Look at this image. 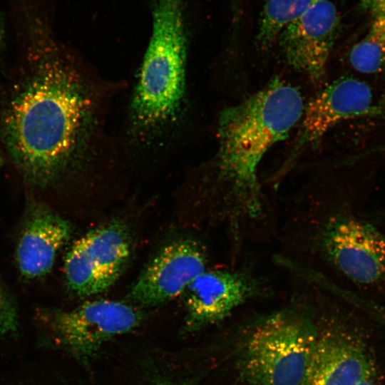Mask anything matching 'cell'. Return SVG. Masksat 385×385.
<instances>
[{"instance_id":"cell-1","label":"cell","mask_w":385,"mask_h":385,"mask_svg":"<svg viewBox=\"0 0 385 385\" xmlns=\"http://www.w3.org/2000/svg\"><path fill=\"white\" fill-rule=\"evenodd\" d=\"M25 67L4 105L0 133L29 184L46 188L92 157L98 91L39 20L28 25Z\"/></svg>"},{"instance_id":"cell-2","label":"cell","mask_w":385,"mask_h":385,"mask_svg":"<svg viewBox=\"0 0 385 385\" xmlns=\"http://www.w3.org/2000/svg\"><path fill=\"white\" fill-rule=\"evenodd\" d=\"M304 110L299 91L277 78L222 112L216 173L221 189L220 211L231 228L263 217L259 164L273 145L287 138Z\"/></svg>"},{"instance_id":"cell-3","label":"cell","mask_w":385,"mask_h":385,"mask_svg":"<svg viewBox=\"0 0 385 385\" xmlns=\"http://www.w3.org/2000/svg\"><path fill=\"white\" fill-rule=\"evenodd\" d=\"M152 31L129 108L131 133L145 140L171 126L186 91L184 0H155Z\"/></svg>"},{"instance_id":"cell-4","label":"cell","mask_w":385,"mask_h":385,"mask_svg":"<svg viewBox=\"0 0 385 385\" xmlns=\"http://www.w3.org/2000/svg\"><path fill=\"white\" fill-rule=\"evenodd\" d=\"M317 335L309 314L295 306L264 317L244 345L242 377L250 385H302Z\"/></svg>"},{"instance_id":"cell-5","label":"cell","mask_w":385,"mask_h":385,"mask_svg":"<svg viewBox=\"0 0 385 385\" xmlns=\"http://www.w3.org/2000/svg\"><path fill=\"white\" fill-rule=\"evenodd\" d=\"M312 218L309 247L343 277L361 285L385 282V235L350 214L327 212Z\"/></svg>"},{"instance_id":"cell-6","label":"cell","mask_w":385,"mask_h":385,"mask_svg":"<svg viewBox=\"0 0 385 385\" xmlns=\"http://www.w3.org/2000/svg\"><path fill=\"white\" fill-rule=\"evenodd\" d=\"M130 250L128 230L120 222L89 231L66 255L63 270L68 288L81 297L106 291L121 274Z\"/></svg>"},{"instance_id":"cell-7","label":"cell","mask_w":385,"mask_h":385,"mask_svg":"<svg viewBox=\"0 0 385 385\" xmlns=\"http://www.w3.org/2000/svg\"><path fill=\"white\" fill-rule=\"evenodd\" d=\"M267 282L240 269L205 270L184 291L188 329L219 322L247 301L270 294Z\"/></svg>"},{"instance_id":"cell-8","label":"cell","mask_w":385,"mask_h":385,"mask_svg":"<svg viewBox=\"0 0 385 385\" xmlns=\"http://www.w3.org/2000/svg\"><path fill=\"white\" fill-rule=\"evenodd\" d=\"M140 320L139 311L128 303L101 299L56 312L52 324L62 344L78 355L87 356L108 339L131 331Z\"/></svg>"},{"instance_id":"cell-9","label":"cell","mask_w":385,"mask_h":385,"mask_svg":"<svg viewBox=\"0 0 385 385\" xmlns=\"http://www.w3.org/2000/svg\"><path fill=\"white\" fill-rule=\"evenodd\" d=\"M204 248L184 239L165 246L149 262L135 282L130 297L143 306H156L175 298L206 270Z\"/></svg>"},{"instance_id":"cell-10","label":"cell","mask_w":385,"mask_h":385,"mask_svg":"<svg viewBox=\"0 0 385 385\" xmlns=\"http://www.w3.org/2000/svg\"><path fill=\"white\" fill-rule=\"evenodd\" d=\"M339 18L331 0H322L279 34V46L287 62L313 83L324 78L337 38Z\"/></svg>"},{"instance_id":"cell-11","label":"cell","mask_w":385,"mask_h":385,"mask_svg":"<svg viewBox=\"0 0 385 385\" xmlns=\"http://www.w3.org/2000/svg\"><path fill=\"white\" fill-rule=\"evenodd\" d=\"M373 94L364 81L351 77L336 80L304 107L295 151L317 142L336 125L371 111Z\"/></svg>"},{"instance_id":"cell-12","label":"cell","mask_w":385,"mask_h":385,"mask_svg":"<svg viewBox=\"0 0 385 385\" xmlns=\"http://www.w3.org/2000/svg\"><path fill=\"white\" fill-rule=\"evenodd\" d=\"M372 370L360 342L335 327L318 333L302 385H354Z\"/></svg>"},{"instance_id":"cell-13","label":"cell","mask_w":385,"mask_h":385,"mask_svg":"<svg viewBox=\"0 0 385 385\" xmlns=\"http://www.w3.org/2000/svg\"><path fill=\"white\" fill-rule=\"evenodd\" d=\"M71 233L68 221L46 205H34L25 220L16 247V262L21 274L36 279L49 273L58 251Z\"/></svg>"},{"instance_id":"cell-14","label":"cell","mask_w":385,"mask_h":385,"mask_svg":"<svg viewBox=\"0 0 385 385\" xmlns=\"http://www.w3.org/2000/svg\"><path fill=\"white\" fill-rule=\"evenodd\" d=\"M322 0H264L257 39L262 47L277 40L281 32Z\"/></svg>"},{"instance_id":"cell-15","label":"cell","mask_w":385,"mask_h":385,"mask_svg":"<svg viewBox=\"0 0 385 385\" xmlns=\"http://www.w3.org/2000/svg\"><path fill=\"white\" fill-rule=\"evenodd\" d=\"M351 67L365 74L385 72V16H375L364 37L351 48Z\"/></svg>"},{"instance_id":"cell-16","label":"cell","mask_w":385,"mask_h":385,"mask_svg":"<svg viewBox=\"0 0 385 385\" xmlns=\"http://www.w3.org/2000/svg\"><path fill=\"white\" fill-rule=\"evenodd\" d=\"M17 318L16 307L0 282V339L16 330Z\"/></svg>"},{"instance_id":"cell-17","label":"cell","mask_w":385,"mask_h":385,"mask_svg":"<svg viewBox=\"0 0 385 385\" xmlns=\"http://www.w3.org/2000/svg\"><path fill=\"white\" fill-rule=\"evenodd\" d=\"M360 4L373 17L385 16V0H360Z\"/></svg>"},{"instance_id":"cell-18","label":"cell","mask_w":385,"mask_h":385,"mask_svg":"<svg viewBox=\"0 0 385 385\" xmlns=\"http://www.w3.org/2000/svg\"><path fill=\"white\" fill-rule=\"evenodd\" d=\"M4 35H5L4 24V21L1 17L0 16V49L1 48L2 45L4 43Z\"/></svg>"},{"instance_id":"cell-19","label":"cell","mask_w":385,"mask_h":385,"mask_svg":"<svg viewBox=\"0 0 385 385\" xmlns=\"http://www.w3.org/2000/svg\"><path fill=\"white\" fill-rule=\"evenodd\" d=\"M354 385H376V384L372 383L370 381V379H368V380H363V381H359Z\"/></svg>"},{"instance_id":"cell-20","label":"cell","mask_w":385,"mask_h":385,"mask_svg":"<svg viewBox=\"0 0 385 385\" xmlns=\"http://www.w3.org/2000/svg\"><path fill=\"white\" fill-rule=\"evenodd\" d=\"M156 385H180L177 383L171 382V381H161L158 383Z\"/></svg>"},{"instance_id":"cell-21","label":"cell","mask_w":385,"mask_h":385,"mask_svg":"<svg viewBox=\"0 0 385 385\" xmlns=\"http://www.w3.org/2000/svg\"><path fill=\"white\" fill-rule=\"evenodd\" d=\"M3 162H4V155H3V153H2V152H1V150L0 149V168H1Z\"/></svg>"},{"instance_id":"cell-22","label":"cell","mask_w":385,"mask_h":385,"mask_svg":"<svg viewBox=\"0 0 385 385\" xmlns=\"http://www.w3.org/2000/svg\"><path fill=\"white\" fill-rule=\"evenodd\" d=\"M378 311H379V312H381V314H380V315H381V317H384L385 318V312H384V310H382V309H378Z\"/></svg>"}]
</instances>
